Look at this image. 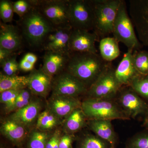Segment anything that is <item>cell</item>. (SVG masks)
I'll return each mask as SVG.
<instances>
[{
    "mask_svg": "<svg viewBox=\"0 0 148 148\" xmlns=\"http://www.w3.org/2000/svg\"><path fill=\"white\" fill-rule=\"evenodd\" d=\"M23 58L28 61V62L32 63V64H34V65H35V64H36L37 59H38L36 56L32 53H26Z\"/></svg>",
    "mask_w": 148,
    "mask_h": 148,
    "instance_id": "ab89813d",
    "label": "cell"
},
{
    "mask_svg": "<svg viewBox=\"0 0 148 148\" xmlns=\"http://www.w3.org/2000/svg\"><path fill=\"white\" fill-rule=\"evenodd\" d=\"M122 0H92L94 13L93 32L101 39L112 34L118 10Z\"/></svg>",
    "mask_w": 148,
    "mask_h": 148,
    "instance_id": "277c9868",
    "label": "cell"
},
{
    "mask_svg": "<svg viewBox=\"0 0 148 148\" xmlns=\"http://www.w3.org/2000/svg\"><path fill=\"white\" fill-rule=\"evenodd\" d=\"M81 106L82 101L79 98L52 95L49 103V110L58 118L66 119Z\"/></svg>",
    "mask_w": 148,
    "mask_h": 148,
    "instance_id": "2e32d148",
    "label": "cell"
},
{
    "mask_svg": "<svg viewBox=\"0 0 148 148\" xmlns=\"http://www.w3.org/2000/svg\"><path fill=\"white\" fill-rule=\"evenodd\" d=\"M24 41L18 27L0 22V48L15 52L22 47Z\"/></svg>",
    "mask_w": 148,
    "mask_h": 148,
    "instance_id": "5bb4252c",
    "label": "cell"
},
{
    "mask_svg": "<svg viewBox=\"0 0 148 148\" xmlns=\"http://www.w3.org/2000/svg\"><path fill=\"white\" fill-rule=\"evenodd\" d=\"M112 34L118 42H121L128 49L140 50L142 44L136 36L134 27L127 13L125 1L122 0L114 22Z\"/></svg>",
    "mask_w": 148,
    "mask_h": 148,
    "instance_id": "5b68a950",
    "label": "cell"
},
{
    "mask_svg": "<svg viewBox=\"0 0 148 148\" xmlns=\"http://www.w3.org/2000/svg\"><path fill=\"white\" fill-rule=\"evenodd\" d=\"M14 11L19 17L24 16L35 6V0H18L12 2Z\"/></svg>",
    "mask_w": 148,
    "mask_h": 148,
    "instance_id": "836d02e7",
    "label": "cell"
},
{
    "mask_svg": "<svg viewBox=\"0 0 148 148\" xmlns=\"http://www.w3.org/2000/svg\"><path fill=\"white\" fill-rule=\"evenodd\" d=\"M87 126L95 135L108 142L113 148H116L118 138L112 123L108 120L89 119Z\"/></svg>",
    "mask_w": 148,
    "mask_h": 148,
    "instance_id": "d6986e66",
    "label": "cell"
},
{
    "mask_svg": "<svg viewBox=\"0 0 148 148\" xmlns=\"http://www.w3.org/2000/svg\"><path fill=\"white\" fill-rule=\"evenodd\" d=\"M15 54V52L0 48V64Z\"/></svg>",
    "mask_w": 148,
    "mask_h": 148,
    "instance_id": "74e56055",
    "label": "cell"
},
{
    "mask_svg": "<svg viewBox=\"0 0 148 148\" xmlns=\"http://www.w3.org/2000/svg\"><path fill=\"white\" fill-rule=\"evenodd\" d=\"M110 63L104 61L98 53L73 52L70 54L65 71L75 77L88 89Z\"/></svg>",
    "mask_w": 148,
    "mask_h": 148,
    "instance_id": "6da1fadb",
    "label": "cell"
},
{
    "mask_svg": "<svg viewBox=\"0 0 148 148\" xmlns=\"http://www.w3.org/2000/svg\"><path fill=\"white\" fill-rule=\"evenodd\" d=\"M1 131L6 138L14 143L21 142L27 133L24 126L10 119L4 122L1 126Z\"/></svg>",
    "mask_w": 148,
    "mask_h": 148,
    "instance_id": "603a6c76",
    "label": "cell"
},
{
    "mask_svg": "<svg viewBox=\"0 0 148 148\" xmlns=\"http://www.w3.org/2000/svg\"><path fill=\"white\" fill-rule=\"evenodd\" d=\"M88 120L81 107L78 108L66 118L65 130L70 135L79 132L87 125Z\"/></svg>",
    "mask_w": 148,
    "mask_h": 148,
    "instance_id": "44dd1931",
    "label": "cell"
},
{
    "mask_svg": "<svg viewBox=\"0 0 148 148\" xmlns=\"http://www.w3.org/2000/svg\"><path fill=\"white\" fill-rule=\"evenodd\" d=\"M28 88L34 95L45 97L51 90L53 78L47 75L40 68L34 69L28 76Z\"/></svg>",
    "mask_w": 148,
    "mask_h": 148,
    "instance_id": "e0dca14e",
    "label": "cell"
},
{
    "mask_svg": "<svg viewBox=\"0 0 148 148\" xmlns=\"http://www.w3.org/2000/svg\"><path fill=\"white\" fill-rule=\"evenodd\" d=\"M20 70L25 72L32 71L34 69V65L22 58L19 63Z\"/></svg>",
    "mask_w": 148,
    "mask_h": 148,
    "instance_id": "8d00e7d4",
    "label": "cell"
},
{
    "mask_svg": "<svg viewBox=\"0 0 148 148\" xmlns=\"http://www.w3.org/2000/svg\"><path fill=\"white\" fill-rule=\"evenodd\" d=\"M133 61L136 70L141 75L148 74V51L145 50L134 51Z\"/></svg>",
    "mask_w": 148,
    "mask_h": 148,
    "instance_id": "4316f807",
    "label": "cell"
},
{
    "mask_svg": "<svg viewBox=\"0 0 148 148\" xmlns=\"http://www.w3.org/2000/svg\"><path fill=\"white\" fill-rule=\"evenodd\" d=\"M60 133L58 132H56L53 136L49 139L47 143L46 148H54L56 140L58 138H60Z\"/></svg>",
    "mask_w": 148,
    "mask_h": 148,
    "instance_id": "f35d334b",
    "label": "cell"
},
{
    "mask_svg": "<svg viewBox=\"0 0 148 148\" xmlns=\"http://www.w3.org/2000/svg\"><path fill=\"white\" fill-rule=\"evenodd\" d=\"M72 29V27L56 28L48 35L42 50L70 55L69 39Z\"/></svg>",
    "mask_w": 148,
    "mask_h": 148,
    "instance_id": "4fadbf2b",
    "label": "cell"
},
{
    "mask_svg": "<svg viewBox=\"0 0 148 148\" xmlns=\"http://www.w3.org/2000/svg\"><path fill=\"white\" fill-rule=\"evenodd\" d=\"M48 138V135L45 132L34 131L29 138L28 148H46Z\"/></svg>",
    "mask_w": 148,
    "mask_h": 148,
    "instance_id": "4dcf8cb0",
    "label": "cell"
},
{
    "mask_svg": "<svg viewBox=\"0 0 148 148\" xmlns=\"http://www.w3.org/2000/svg\"><path fill=\"white\" fill-rule=\"evenodd\" d=\"M16 57V55H14L0 64L2 69L1 73L8 76L16 75L20 69Z\"/></svg>",
    "mask_w": 148,
    "mask_h": 148,
    "instance_id": "1f68e13d",
    "label": "cell"
},
{
    "mask_svg": "<svg viewBox=\"0 0 148 148\" xmlns=\"http://www.w3.org/2000/svg\"><path fill=\"white\" fill-rule=\"evenodd\" d=\"M118 42L114 37H106L100 40V55L104 61L110 63L119 56L120 50Z\"/></svg>",
    "mask_w": 148,
    "mask_h": 148,
    "instance_id": "7402d4cb",
    "label": "cell"
},
{
    "mask_svg": "<svg viewBox=\"0 0 148 148\" xmlns=\"http://www.w3.org/2000/svg\"><path fill=\"white\" fill-rule=\"evenodd\" d=\"M69 16L72 29L93 32L94 13L92 0H69Z\"/></svg>",
    "mask_w": 148,
    "mask_h": 148,
    "instance_id": "ba28073f",
    "label": "cell"
},
{
    "mask_svg": "<svg viewBox=\"0 0 148 148\" xmlns=\"http://www.w3.org/2000/svg\"><path fill=\"white\" fill-rule=\"evenodd\" d=\"M82 109L89 119L129 120L116 99H93L86 98L82 101Z\"/></svg>",
    "mask_w": 148,
    "mask_h": 148,
    "instance_id": "3957f363",
    "label": "cell"
},
{
    "mask_svg": "<svg viewBox=\"0 0 148 148\" xmlns=\"http://www.w3.org/2000/svg\"><path fill=\"white\" fill-rule=\"evenodd\" d=\"M32 93L29 88L22 89L19 92L16 98V103L14 111H16L24 108L31 103Z\"/></svg>",
    "mask_w": 148,
    "mask_h": 148,
    "instance_id": "e575fe53",
    "label": "cell"
},
{
    "mask_svg": "<svg viewBox=\"0 0 148 148\" xmlns=\"http://www.w3.org/2000/svg\"><path fill=\"white\" fill-rule=\"evenodd\" d=\"M21 90L11 89L5 90L1 92V103L4 105L6 111L8 112L14 111L16 98Z\"/></svg>",
    "mask_w": 148,
    "mask_h": 148,
    "instance_id": "f1b7e54d",
    "label": "cell"
},
{
    "mask_svg": "<svg viewBox=\"0 0 148 148\" xmlns=\"http://www.w3.org/2000/svg\"><path fill=\"white\" fill-rule=\"evenodd\" d=\"M99 40L98 36L93 32L73 29L69 43L71 53H98L95 42Z\"/></svg>",
    "mask_w": 148,
    "mask_h": 148,
    "instance_id": "7c38bea8",
    "label": "cell"
},
{
    "mask_svg": "<svg viewBox=\"0 0 148 148\" xmlns=\"http://www.w3.org/2000/svg\"><path fill=\"white\" fill-rule=\"evenodd\" d=\"M24 42L34 50L42 49L46 38L56 28L40 12L36 5L18 21Z\"/></svg>",
    "mask_w": 148,
    "mask_h": 148,
    "instance_id": "7a4b0ae2",
    "label": "cell"
},
{
    "mask_svg": "<svg viewBox=\"0 0 148 148\" xmlns=\"http://www.w3.org/2000/svg\"><path fill=\"white\" fill-rule=\"evenodd\" d=\"M29 79L28 76L17 75L8 76L0 74V92L6 90H21L28 88Z\"/></svg>",
    "mask_w": 148,
    "mask_h": 148,
    "instance_id": "cb8c5ba5",
    "label": "cell"
},
{
    "mask_svg": "<svg viewBox=\"0 0 148 148\" xmlns=\"http://www.w3.org/2000/svg\"><path fill=\"white\" fill-rule=\"evenodd\" d=\"M129 13L138 39L148 47V0H130Z\"/></svg>",
    "mask_w": 148,
    "mask_h": 148,
    "instance_id": "8fae6325",
    "label": "cell"
},
{
    "mask_svg": "<svg viewBox=\"0 0 148 148\" xmlns=\"http://www.w3.org/2000/svg\"><path fill=\"white\" fill-rule=\"evenodd\" d=\"M59 119L49 109L46 110L40 114L38 117L37 128L42 131L50 130L58 125Z\"/></svg>",
    "mask_w": 148,
    "mask_h": 148,
    "instance_id": "484cf974",
    "label": "cell"
},
{
    "mask_svg": "<svg viewBox=\"0 0 148 148\" xmlns=\"http://www.w3.org/2000/svg\"><path fill=\"white\" fill-rule=\"evenodd\" d=\"M77 148H113L108 142L94 134H88L79 139Z\"/></svg>",
    "mask_w": 148,
    "mask_h": 148,
    "instance_id": "d4e9b609",
    "label": "cell"
},
{
    "mask_svg": "<svg viewBox=\"0 0 148 148\" xmlns=\"http://www.w3.org/2000/svg\"><path fill=\"white\" fill-rule=\"evenodd\" d=\"M145 119L143 123V126H144L146 130L148 131V112L145 115Z\"/></svg>",
    "mask_w": 148,
    "mask_h": 148,
    "instance_id": "60d3db41",
    "label": "cell"
},
{
    "mask_svg": "<svg viewBox=\"0 0 148 148\" xmlns=\"http://www.w3.org/2000/svg\"><path fill=\"white\" fill-rule=\"evenodd\" d=\"M70 55L50 51H45L42 69L45 73L53 78L65 71Z\"/></svg>",
    "mask_w": 148,
    "mask_h": 148,
    "instance_id": "ac0fdd59",
    "label": "cell"
},
{
    "mask_svg": "<svg viewBox=\"0 0 148 148\" xmlns=\"http://www.w3.org/2000/svg\"><path fill=\"white\" fill-rule=\"evenodd\" d=\"M73 137L72 135L67 134L60 138L59 148H72Z\"/></svg>",
    "mask_w": 148,
    "mask_h": 148,
    "instance_id": "d590c367",
    "label": "cell"
},
{
    "mask_svg": "<svg viewBox=\"0 0 148 148\" xmlns=\"http://www.w3.org/2000/svg\"><path fill=\"white\" fill-rule=\"evenodd\" d=\"M14 11L12 2L8 0L0 1V17L2 22L8 24L13 19Z\"/></svg>",
    "mask_w": 148,
    "mask_h": 148,
    "instance_id": "d6a6232c",
    "label": "cell"
},
{
    "mask_svg": "<svg viewBox=\"0 0 148 148\" xmlns=\"http://www.w3.org/2000/svg\"><path fill=\"white\" fill-rule=\"evenodd\" d=\"M40 13L55 28L71 27L69 20V0H35Z\"/></svg>",
    "mask_w": 148,
    "mask_h": 148,
    "instance_id": "52a82bcc",
    "label": "cell"
},
{
    "mask_svg": "<svg viewBox=\"0 0 148 148\" xmlns=\"http://www.w3.org/2000/svg\"><path fill=\"white\" fill-rule=\"evenodd\" d=\"M130 86L141 98L148 102V74L136 78Z\"/></svg>",
    "mask_w": 148,
    "mask_h": 148,
    "instance_id": "83f0119b",
    "label": "cell"
},
{
    "mask_svg": "<svg viewBox=\"0 0 148 148\" xmlns=\"http://www.w3.org/2000/svg\"><path fill=\"white\" fill-rule=\"evenodd\" d=\"M115 71L110 63L97 81L88 89L86 98L115 99L123 86L117 79Z\"/></svg>",
    "mask_w": 148,
    "mask_h": 148,
    "instance_id": "8992f818",
    "label": "cell"
},
{
    "mask_svg": "<svg viewBox=\"0 0 148 148\" xmlns=\"http://www.w3.org/2000/svg\"><path fill=\"white\" fill-rule=\"evenodd\" d=\"M52 95L79 98L85 95L88 88L81 82L66 71L52 79Z\"/></svg>",
    "mask_w": 148,
    "mask_h": 148,
    "instance_id": "9c48e42d",
    "label": "cell"
},
{
    "mask_svg": "<svg viewBox=\"0 0 148 148\" xmlns=\"http://www.w3.org/2000/svg\"><path fill=\"white\" fill-rule=\"evenodd\" d=\"M41 108L39 101H32L28 106L15 111L11 116L10 119L25 127L29 126L38 117Z\"/></svg>",
    "mask_w": 148,
    "mask_h": 148,
    "instance_id": "ffe728a7",
    "label": "cell"
},
{
    "mask_svg": "<svg viewBox=\"0 0 148 148\" xmlns=\"http://www.w3.org/2000/svg\"><path fill=\"white\" fill-rule=\"evenodd\" d=\"M133 51L127 50L115 71L116 77L122 86H130L135 79L141 75L134 66Z\"/></svg>",
    "mask_w": 148,
    "mask_h": 148,
    "instance_id": "9a60e30c",
    "label": "cell"
},
{
    "mask_svg": "<svg viewBox=\"0 0 148 148\" xmlns=\"http://www.w3.org/2000/svg\"><path fill=\"white\" fill-rule=\"evenodd\" d=\"M123 111L130 119L148 112V103L130 86H123L115 98Z\"/></svg>",
    "mask_w": 148,
    "mask_h": 148,
    "instance_id": "30bf717a",
    "label": "cell"
},
{
    "mask_svg": "<svg viewBox=\"0 0 148 148\" xmlns=\"http://www.w3.org/2000/svg\"><path fill=\"white\" fill-rule=\"evenodd\" d=\"M125 148H148V131L138 132L126 142Z\"/></svg>",
    "mask_w": 148,
    "mask_h": 148,
    "instance_id": "f546056e",
    "label": "cell"
}]
</instances>
